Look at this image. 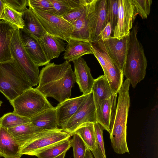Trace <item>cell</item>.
<instances>
[{
  "mask_svg": "<svg viewBox=\"0 0 158 158\" xmlns=\"http://www.w3.org/2000/svg\"><path fill=\"white\" fill-rule=\"evenodd\" d=\"M76 82L71 65L65 60L60 64L49 63L41 70L36 89L46 98L52 97L61 103L70 98Z\"/></svg>",
  "mask_w": 158,
  "mask_h": 158,
  "instance_id": "obj_1",
  "label": "cell"
},
{
  "mask_svg": "<svg viewBox=\"0 0 158 158\" xmlns=\"http://www.w3.org/2000/svg\"><path fill=\"white\" fill-rule=\"evenodd\" d=\"M130 81L126 79L118 92L116 110L110 126V139L114 152L122 154L129 153L127 141V122L130 106Z\"/></svg>",
  "mask_w": 158,
  "mask_h": 158,
  "instance_id": "obj_2",
  "label": "cell"
},
{
  "mask_svg": "<svg viewBox=\"0 0 158 158\" xmlns=\"http://www.w3.org/2000/svg\"><path fill=\"white\" fill-rule=\"evenodd\" d=\"M137 23L132 27L129 35L128 48L123 71V76L135 88L146 75L147 61L143 46L138 40Z\"/></svg>",
  "mask_w": 158,
  "mask_h": 158,
  "instance_id": "obj_3",
  "label": "cell"
},
{
  "mask_svg": "<svg viewBox=\"0 0 158 158\" xmlns=\"http://www.w3.org/2000/svg\"><path fill=\"white\" fill-rule=\"evenodd\" d=\"M31 87L29 80L14 59L0 63V92L9 102Z\"/></svg>",
  "mask_w": 158,
  "mask_h": 158,
  "instance_id": "obj_4",
  "label": "cell"
},
{
  "mask_svg": "<svg viewBox=\"0 0 158 158\" xmlns=\"http://www.w3.org/2000/svg\"><path fill=\"white\" fill-rule=\"evenodd\" d=\"M13 112L21 116L31 118L47 109L54 107L43 94L32 87L9 102Z\"/></svg>",
  "mask_w": 158,
  "mask_h": 158,
  "instance_id": "obj_5",
  "label": "cell"
},
{
  "mask_svg": "<svg viewBox=\"0 0 158 158\" xmlns=\"http://www.w3.org/2000/svg\"><path fill=\"white\" fill-rule=\"evenodd\" d=\"M71 135L60 128L43 130L38 132L33 139L21 148L20 153L35 156L39 152L52 146L70 139Z\"/></svg>",
  "mask_w": 158,
  "mask_h": 158,
  "instance_id": "obj_6",
  "label": "cell"
},
{
  "mask_svg": "<svg viewBox=\"0 0 158 158\" xmlns=\"http://www.w3.org/2000/svg\"><path fill=\"white\" fill-rule=\"evenodd\" d=\"M10 49L13 59L26 76L32 86L37 85L40 74L39 67L25 50L20 37L19 29H17L13 35Z\"/></svg>",
  "mask_w": 158,
  "mask_h": 158,
  "instance_id": "obj_7",
  "label": "cell"
},
{
  "mask_svg": "<svg viewBox=\"0 0 158 158\" xmlns=\"http://www.w3.org/2000/svg\"><path fill=\"white\" fill-rule=\"evenodd\" d=\"M29 7L47 33L69 42L73 29L71 23L61 16Z\"/></svg>",
  "mask_w": 158,
  "mask_h": 158,
  "instance_id": "obj_8",
  "label": "cell"
},
{
  "mask_svg": "<svg viewBox=\"0 0 158 158\" xmlns=\"http://www.w3.org/2000/svg\"><path fill=\"white\" fill-rule=\"evenodd\" d=\"M107 0H89L87 15L90 43L98 40L99 34L107 24Z\"/></svg>",
  "mask_w": 158,
  "mask_h": 158,
  "instance_id": "obj_9",
  "label": "cell"
},
{
  "mask_svg": "<svg viewBox=\"0 0 158 158\" xmlns=\"http://www.w3.org/2000/svg\"><path fill=\"white\" fill-rule=\"evenodd\" d=\"M96 109L92 92L87 94L79 107L69 120L64 130L71 135L82 124L97 123Z\"/></svg>",
  "mask_w": 158,
  "mask_h": 158,
  "instance_id": "obj_10",
  "label": "cell"
},
{
  "mask_svg": "<svg viewBox=\"0 0 158 158\" xmlns=\"http://www.w3.org/2000/svg\"><path fill=\"white\" fill-rule=\"evenodd\" d=\"M117 23L113 31V37L119 40L128 35L135 19L132 0H118Z\"/></svg>",
  "mask_w": 158,
  "mask_h": 158,
  "instance_id": "obj_11",
  "label": "cell"
},
{
  "mask_svg": "<svg viewBox=\"0 0 158 158\" xmlns=\"http://www.w3.org/2000/svg\"><path fill=\"white\" fill-rule=\"evenodd\" d=\"M129 35L119 40L111 36L104 41L110 57L122 72L128 48Z\"/></svg>",
  "mask_w": 158,
  "mask_h": 158,
  "instance_id": "obj_12",
  "label": "cell"
},
{
  "mask_svg": "<svg viewBox=\"0 0 158 158\" xmlns=\"http://www.w3.org/2000/svg\"><path fill=\"white\" fill-rule=\"evenodd\" d=\"M19 33L23 46L34 63L39 67L50 62L47 60L38 40L23 28L19 29Z\"/></svg>",
  "mask_w": 158,
  "mask_h": 158,
  "instance_id": "obj_13",
  "label": "cell"
},
{
  "mask_svg": "<svg viewBox=\"0 0 158 158\" xmlns=\"http://www.w3.org/2000/svg\"><path fill=\"white\" fill-rule=\"evenodd\" d=\"M87 95L67 99L55 107L58 127L63 130L69 120L73 115Z\"/></svg>",
  "mask_w": 158,
  "mask_h": 158,
  "instance_id": "obj_14",
  "label": "cell"
},
{
  "mask_svg": "<svg viewBox=\"0 0 158 158\" xmlns=\"http://www.w3.org/2000/svg\"><path fill=\"white\" fill-rule=\"evenodd\" d=\"M76 82L78 84L83 95L89 94L92 92L94 79L92 77L89 67L82 57L73 61Z\"/></svg>",
  "mask_w": 158,
  "mask_h": 158,
  "instance_id": "obj_15",
  "label": "cell"
},
{
  "mask_svg": "<svg viewBox=\"0 0 158 158\" xmlns=\"http://www.w3.org/2000/svg\"><path fill=\"white\" fill-rule=\"evenodd\" d=\"M17 28L4 20L0 21V63L13 60L10 47Z\"/></svg>",
  "mask_w": 158,
  "mask_h": 158,
  "instance_id": "obj_16",
  "label": "cell"
},
{
  "mask_svg": "<svg viewBox=\"0 0 158 158\" xmlns=\"http://www.w3.org/2000/svg\"><path fill=\"white\" fill-rule=\"evenodd\" d=\"M117 94L101 102L96 108L97 123L109 133L110 122L114 115L117 105Z\"/></svg>",
  "mask_w": 158,
  "mask_h": 158,
  "instance_id": "obj_17",
  "label": "cell"
},
{
  "mask_svg": "<svg viewBox=\"0 0 158 158\" xmlns=\"http://www.w3.org/2000/svg\"><path fill=\"white\" fill-rule=\"evenodd\" d=\"M20 147L7 129L0 127V157L21 158Z\"/></svg>",
  "mask_w": 158,
  "mask_h": 158,
  "instance_id": "obj_18",
  "label": "cell"
},
{
  "mask_svg": "<svg viewBox=\"0 0 158 158\" xmlns=\"http://www.w3.org/2000/svg\"><path fill=\"white\" fill-rule=\"evenodd\" d=\"M38 41L49 62L53 59L58 57L61 52L65 51L63 40L47 33Z\"/></svg>",
  "mask_w": 158,
  "mask_h": 158,
  "instance_id": "obj_19",
  "label": "cell"
},
{
  "mask_svg": "<svg viewBox=\"0 0 158 158\" xmlns=\"http://www.w3.org/2000/svg\"><path fill=\"white\" fill-rule=\"evenodd\" d=\"M7 129L19 145L20 148L26 143L34 138L38 132L43 130L35 126L31 122Z\"/></svg>",
  "mask_w": 158,
  "mask_h": 158,
  "instance_id": "obj_20",
  "label": "cell"
},
{
  "mask_svg": "<svg viewBox=\"0 0 158 158\" xmlns=\"http://www.w3.org/2000/svg\"><path fill=\"white\" fill-rule=\"evenodd\" d=\"M88 54H93L90 43L70 39L65 49L63 58L69 62Z\"/></svg>",
  "mask_w": 158,
  "mask_h": 158,
  "instance_id": "obj_21",
  "label": "cell"
},
{
  "mask_svg": "<svg viewBox=\"0 0 158 158\" xmlns=\"http://www.w3.org/2000/svg\"><path fill=\"white\" fill-rule=\"evenodd\" d=\"M31 123L43 130L58 128L55 107L47 109L30 118Z\"/></svg>",
  "mask_w": 158,
  "mask_h": 158,
  "instance_id": "obj_22",
  "label": "cell"
},
{
  "mask_svg": "<svg viewBox=\"0 0 158 158\" xmlns=\"http://www.w3.org/2000/svg\"><path fill=\"white\" fill-rule=\"evenodd\" d=\"M92 92L96 108L101 102L114 94L108 80L104 75L94 79Z\"/></svg>",
  "mask_w": 158,
  "mask_h": 158,
  "instance_id": "obj_23",
  "label": "cell"
},
{
  "mask_svg": "<svg viewBox=\"0 0 158 158\" xmlns=\"http://www.w3.org/2000/svg\"><path fill=\"white\" fill-rule=\"evenodd\" d=\"M23 29L38 40L43 38L47 33L38 19L29 7L23 12Z\"/></svg>",
  "mask_w": 158,
  "mask_h": 158,
  "instance_id": "obj_24",
  "label": "cell"
},
{
  "mask_svg": "<svg viewBox=\"0 0 158 158\" xmlns=\"http://www.w3.org/2000/svg\"><path fill=\"white\" fill-rule=\"evenodd\" d=\"M94 123H86L78 127L72 134L78 135L91 152L97 148Z\"/></svg>",
  "mask_w": 158,
  "mask_h": 158,
  "instance_id": "obj_25",
  "label": "cell"
},
{
  "mask_svg": "<svg viewBox=\"0 0 158 158\" xmlns=\"http://www.w3.org/2000/svg\"><path fill=\"white\" fill-rule=\"evenodd\" d=\"M72 24L73 29L70 39L90 43V33L86 10L80 18L73 23Z\"/></svg>",
  "mask_w": 158,
  "mask_h": 158,
  "instance_id": "obj_26",
  "label": "cell"
},
{
  "mask_svg": "<svg viewBox=\"0 0 158 158\" xmlns=\"http://www.w3.org/2000/svg\"><path fill=\"white\" fill-rule=\"evenodd\" d=\"M93 54L98 60L107 79L108 76V64L112 61L107 51L104 42L102 39L90 43Z\"/></svg>",
  "mask_w": 158,
  "mask_h": 158,
  "instance_id": "obj_27",
  "label": "cell"
},
{
  "mask_svg": "<svg viewBox=\"0 0 158 158\" xmlns=\"http://www.w3.org/2000/svg\"><path fill=\"white\" fill-rule=\"evenodd\" d=\"M71 139L65 140L52 146L36 154L38 158H55L67 151L71 147Z\"/></svg>",
  "mask_w": 158,
  "mask_h": 158,
  "instance_id": "obj_28",
  "label": "cell"
},
{
  "mask_svg": "<svg viewBox=\"0 0 158 158\" xmlns=\"http://www.w3.org/2000/svg\"><path fill=\"white\" fill-rule=\"evenodd\" d=\"M30 122V118L19 115L13 111L5 114L0 118V127L8 129Z\"/></svg>",
  "mask_w": 158,
  "mask_h": 158,
  "instance_id": "obj_29",
  "label": "cell"
},
{
  "mask_svg": "<svg viewBox=\"0 0 158 158\" xmlns=\"http://www.w3.org/2000/svg\"><path fill=\"white\" fill-rule=\"evenodd\" d=\"M3 20L18 29H23L24 26L23 13L18 12L4 3Z\"/></svg>",
  "mask_w": 158,
  "mask_h": 158,
  "instance_id": "obj_30",
  "label": "cell"
},
{
  "mask_svg": "<svg viewBox=\"0 0 158 158\" xmlns=\"http://www.w3.org/2000/svg\"><path fill=\"white\" fill-rule=\"evenodd\" d=\"M83 0H50L55 10L54 15L61 16L78 6Z\"/></svg>",
  "mask_w": 158,
  "mask_h": 158,
  "instance_id": "obj_31",
  "label": "cell"
},
{
  "mask_svg": "<svg viewBox=\"0 0 158 158\" xmlns=\"http://www.w3.org/2000/svg\"><path fill=\"white\" fill-rule=\"evenodd\" d=\"M134 6V16L135 19L138 15L143 19H146L150 13L152 0H132Z\"/></svg>",
  "mask_w": 158,
  "mask_h": 158,
  "instance_id": "obj_32",
  "label": "cell"
},
{
  "mask_svg": "<svg viewBox=\"0 0 158 158\" xmlns=\"http://www.w3.org/2000/svg\"><path fill=\"white\" fill-rule=\"evenodd\" d=\"M118 13V0H107L106 23H110L113 31L117 23Z\"/></svg>",
  "mask_w": 158,
  "mask_h": 158,
  "instance_id": "obj_33",
  "label": "cell"
},
{
  "mask_svg": "<svg viewBox=\"0 0 158 158\" xmlns=\"http://www.w3.org/2000/svg\"><path fill=\"white\" fill-rule=\"evenodd\" d=\"M89 0H83L78 6L61 17L71 24L80 18L86 11Z\"/></svg>",
  "mask_w": 158,
  "mask_h": 158,
  "instance_id": "obj_34",
  "label": "cell"
},
{
  "mask_svg": "<svg viewBox=\"0 0 158 158\" xmlns=\"http://www.w3.org/2000/svg\"><path fill=\"white\" fill-rule=\"evenodd\" d=\"M71 139V147L73 148L74 158H85L88 149L80 137L74 134Z\"/></svg>",
  "mask_w": 158,
  "mask_h": 158,
  "instance_id": "obj_35",
  "label": "cell"
},
{
  "mask_svg": "<svg viewBox=\"0 0 158 158\" xmlns=\"http://www.w3.org/2000/svg\"><path fill=\"white\" fill-rule=\"evenodd\" d=\"M28 4L31 8L54 14L55 10L50 0H28Z\"/></svg>",
  "mask_w": 158,
  "mask_h": 158,
  "instance_id": "obj_36",
  "label": "cell"
},
{
  "mask_svg": "<svg viewBox=\"0 0 158 158\" xmlns=\"http://www.w3.org/2000/svg\"><path fill=\"white\" fill-rule=\"evenodd\" d=\"M96 139L97 149L101 153L104 158H106L104 142L103 139V127L98 123H94Z\"/></svg>",
  "mask_w": 158,
  "mask_h": 158,
  "instance_id": "obj_37",
  "label": "cell"
},
{
  "mask_svg": "<svg viewBox=\"0 0 158 158\" xmlns=\"http://www.w3.org/2000/svg\"><path fill=\"white\" fill-rule=\"evenodd\" d=\"M6 4L15 10L23 13L29 6L28 0H2Z\"/></svg>",
  "mask_w": 158,
  "mask_h": 158,
  "instance_id": "obj_38",
  "label": "cell"
},
{
  "mask_svg": "<svg viewBox=\"0 0 158 158\" xmlns=\"http://www.w3.org/2000/svg\"><path fill=\"white\" fill-rule=\"evenodd\" d=\"M112 31L111 26L110 23H108L100 32L98 37V40L102 39L104 41L110 38Z\"/></svg>",
  "mask_w": 158,
  "mask_h": 158,
  "instance_id": "obj_39",
  "label": "cell"
},
{
  "mask_svg": "<svg viewBox=\"0 0 158 158\" xmlns=\"http://www.w3.org/2000/svg\"><path fill=\"white\" fill-rule=\"evenodd\" d=\"M91 152L94 158H104L97 148L95 150L92 151Z\"/></svg>",
  "mask_w": 158,
  "mask_h": 158,
  "instance_id": "obj_40",
  "label": "cell"
},
{
  "mask_svg": "<svg viewBox=\"0 0 158 158\" xmlns=\"http://www.w3.org/2000/svg\"><path fill=\"white\" fill-rule=\"evenodd\" d=\"M85 158H94L91 152L88 149L87 150Z\"/></svg>",
  "mask_w": 158,
  "mask_h": 158,
  "instance_id": "obj_41",
  "label": "cell"
},
{
  "mask_svg": "<svg viewBox=\"0 0 158 158\" xmlns=\"http://www.w3.org/2000/svg\"><path fill=\"white\" fill-rule=\"evenodd\" d=\"M4 9V4L2 0H0V11L3 14Z\"/></svg>",
  "mask_w": 158,
  "mask_h": 158,
  "instance_id": "obj_42",
  "label": "cell"
},
{
  "mask_svg": "<svg viewBox=\"0 0 158 158\" xmlns=\"http://www.w3.org/2000/svg\"><path fill=\"white\" fill-rule=\"evenodd\" d=\"M66 152H64L55 158H64Z\"/></svg>",
  "mask_w": 158,
  "mask_h": 158,
  "instance_id": "obj_43",
  "label": "cell"
},
{
  "mask_svg": "<svg viewBox=\"0 0 158 158\" xmlns=\"http://www.w3.org/2000/svg\"><path fill=\"white\" fill-rule=\"evenodd\" d=\"M3 14L0 11V20L3 19Z\"/></svg>",
  "mask_w": 158,
  "mask_h": 158,
  "instance_id": "obj_44",
  "label": "cell"
},
{
  "mask_svg": "<svg viewBox=\"0 0 158 158\" xmlns=\"http://www.w3.org/2000/svg\"><path fill=\"white\" fill-rule=\"evenodd\" d=\"M2 103V101L0 100V108L1 106Z\"/></svg>",
  "mask_w": 158,
  "mask_h": 158,
  "instance_id": "obj_45",
  "label": "cell"
}]
</instances>
